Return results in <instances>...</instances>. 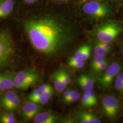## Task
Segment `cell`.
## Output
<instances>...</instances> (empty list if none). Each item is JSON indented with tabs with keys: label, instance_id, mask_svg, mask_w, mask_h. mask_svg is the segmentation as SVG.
Masks as SVG:
<instances>
[{
	"label": "cell",
	"instance_id": "cell-1",
	"mask_svg": "<svg viewBox=\"0 0 123 123\" xmlns=\"http://www.w3.org/2000/svg\"><path fill=\"white\" fill-rule=\"evenodd\" d=\"M24 32L31 47L40 56L59 57L77 42L81 29L74 18L53 9L29 15L22 20Z\"/></svg>",
	"mask_w": 123,
	"mask_h": 123
},
{
	"label": "cell",
	"instance_id": "cell-2",
	"mask_svg": "<svg viewBox=\"0 0 123 123\" xmlns=\"http://www.w3.org/2000/svg\"><path fill=\"white\" fill-rule=\"evenodd\" d=\"M20 51L12 31L0 27V72L18 67Z\"/></svg>",
	"mask_w": 123,
	"mask_h": 123
},
{
	"label": "cell",
	"instance_id": "cell-3",
	"mask_svg": "<svg viewBox=\"0 0 123 123\" xmlns=\"http://www.w3.org/2000/svg\"><path fill=\"white\" fill-rule=\"evenodd\" d=\"M42 79L41 73L33 67H28L16 72L13 88L18 90H25L40 82Z\"/></svg>",
	"mask_w": 123,
	"mask_h": 123
},
{
	"label": "cell",
	"instance_id": "cell-4",
	"mask_svg": "<svg viewBox=\"0 0 123 123\" xmlns=\"http://www.w3.org/2000/svg\"><path fill=\"white\" fill-rule=\"evenodd\" d=\"M123 31L121 24L116 22L105 23L94 30L93 34L97 40L105 43H110L114 41Z\"/></svg>",
	"mask_w": 123,
	"mask_h": 123
},
{
	"label": "cell",
	"instance_id": "cell-5",
	"mask_svg": "<svg viewBox=\"0 0 123 123\" xmlns=\"http://www.w3.org/2000/svg\"><path fill=\"white\" fill-rule=\"evenodd\" d=\"M83 10L88 16L96 19L107 18L111 12L110 7L108 5L96 0H90L84 3Z\"/></svg>",
	"mask_w": 123,
	"mask_h": 123
},
{
	"label": "cell",
	"instance_id": "cell-6",
	"mask_svg": "<svg viewBox=\"0 0 123 123\" xmlns=\"http://www.w3.org/2000/svg\"><path fill=\"white\" fill-rule=\"evenodd\" d=\"M121 66L117 62H114L108 67L105 74L98 79V83L102 88H107L110 86L113 79L121 69Z\"/></svg>",
	"mask_w": 123,
	"mask_h": 123
},
{
	"label": "cell",
	"instance_id": "cell-7",
	"mask_svg": "<svg viewBox=\"0 0 123 123\" xmlns=\"http://www.w3.org/2000/svg\"><path fill=\"white\" fill-rule=\"evenodd\" d=\"M102 105L104 112L107 117L114 118L118 114L119 103L117 98L114 96L108 95L105 97Z\"/></svg>",
	"mask_w": 123,
	"mask_h": 123
},
{
	"label": "cell",
	"instance_id": "cell-8",
	"mask_svg": "<svg viewBox=\"0 0 123 123\" xmlns=\"http://www.w3.org/2000/svg\"><path fill=\"white\" fill-rule=\"evenodd\" d=\"M15 69H8L0 72V94L13 88Z\"/></svg>",
	"mask_w": 123,
	"mask_h": 123
},
{
	"label": "cell",
	"instance_id": "cell-9",
	"mask_svg": "<svg viewBox=\"0 0 123 123\" xmlns=\"http://www.w3.org/2000/svg\"><path fill=\"white\" fill-rule=\"evenodd\" d=\"M42 110L41 106L31 101H27L22 105L21 115L22 120L27 121L31 120Z\"/></svg>",
	"mask_w": 123,
	"mask_h": 123
},
{
	"label": "cell",
	"instance_id": "cell-10",
	"mask_svg": "<svg viewBox=\"0 0 123 123\" xmlns=\"http://www.w3.org/2000/svg\"><path fill=\"white\" fill-rule=\"evenodd\" d=\"M14 0H0V20L8 17L13 12Z\"/></svg>",
	"mask_w": 123,
	"mask_h": 123
},
{
	"label": "cell",
	"instance_id": "cell-11",
	"mask_svg": "<svg viewBox=\"0 0 123 123\" xmlns=\"http://www.w3.org/2000/svg\"><path fill=\"white\" fill-rule=\"evenodd\" d=\"M35 123H56L58 117L56 115L47 112H40L33 118Z\"/></svg>",
	"mask_w": 123,
	"mask_h": 123
},
{
	"label": "cell",
	"instance_id": "cell-12",
	"mask_svg": "<svg viewBox=\"0 0 123 123\" xmlns=\"http://www.w3.org/2000/svg\"><path fill=\"white\" fill-rule=\"evenodd\" d=\"M80 123H101V120L95 114L87 112H80L78 113Z\"/></svg>",
	"mask_w": 123,
	"mask_h": 123
},
{
	"label": "cell",
	"instance_id": "cell-13",
	"mask_svg": "<svg viewBox=\"0 0 123 123\" xmlns=\"http://www.w3.org/2000/svg\"><path fill=\"white\" fill-rule=\"evenodd\" d=\"M52 79L56 90L58 92L63 91L67 85L63 81L59 69L55 71L52 74Z\"/></svg>",
	"mask_w": 123,
	"mask_h": 123
},
{
	"label": "cell",
	"instance_id": "cell-14",
	"mask_svg": "<svg viewBox=\"0 0 123 123\" xmlns=\"http://www.w3.org/2000/svg\"><path fill=\"white\" fill-rule=\"evenodd\" d=\"M18 95V92L12 89L0 94V108L2 109L6 104Z\"/></svg>",
	"mask_w": 123,
	"mask_h": 123
},
{
	"label": "cell",
	"instance_id": "cell-15",
	"mask_svg": "<svg viewBox=\"0 0 123 123\" xmlns=\"http://www.w3.org/2000/svg\"><path fill=\"white\" fill-rule=\"evenodd\" d=\"M21 105V98L19 95L16 98L6 104L2 109L6 111H11L15 113L18 110Z\"/></svg>",
	"mask_w": 123,
	"mask_h": 123
},
{
	"label": "cell",
	"instance_id": "cell-16",
	"mask_svg": "<svg viewBox=\"0 0 123 123\" xmlns=\"http://www.w3.org/2000/svg\"><path fill=\"white\" fill-rule=\"evenodd\" d=\"M15 113L11 111H6L0 114V123H18Z\"/></svg>",
	"mask_w": 123,
	"mask_h": 123
},
{
	"label": "cell",
	"instance_id": "cell-17",
	"mask_svg": "<svg viewBox=\"0 0 123 123\" xmlns=\"http://www.w3.org/2000/svg\"><path fill=\"white\" fill-rule=\"evenodd\" d=\"M68 64L69 66L74 68H81L84 67L85 64V61L81 58L73 56L69 58Z\"/></svg>",
	"mask_w": 123,
	"mask_h": 123
},
{
	"label": "cell",
	"instance_id": "cell-18",
	"mask_svg": "<svg viewBox=\"0 0 123 123\" xmlns=\"http://www.w3.org/2000/svg\"><path fill=\"white\" fill-rule=\"evenodd\" d=\"M80 93L76 90H72L68 96L62 102L65 104H70L77 101L80 98Z\"/></svg>",
	"mask_w": 123,
	"mask_h": 123
},
{
	"label": "cell",
	"instance_id": "cell-19",
	"mask_svg": "<svg viewBox=\"0 0 123 123\" xmlns=\"http://www.w3.org/2000/svg\"><path fill=\"white\" fill-rule=\"evenodd\" d=\"M28 99L29 101L40 105L47 104L49 101V98L45 97L41 93H40L39 95L34 97L28 98Z\"/></svg>",
	"mask_w": 123,
	"mask_h": 123
},
{
	"label": "cell",
	"instance_id": "cell-20",
	"mask_svg": "<svg viewBox=\"0 0 123 123\" xmlns=\"http://www.w3.org/2000/svg\"><path fill=\"white\" fill-rule=\"evenodd\" d=\"M115 86L116 89L121 92H123V73H119L117 75Z\"/></svg>",
	"mask_w": 123,
	"mask_h": 123
},
{
	"label": "cell",
	"instance_id": "cell-21",
	"mask_svg": "<svg viewBox=\"0 0 123 123\" xmlns=\"http://www.w3.org/2000/svg\"><path fill=\"white\" fill-rule=\"evenodd\" d=\"M94 52L96 54L105 57L109 53L105 49H104L100 44L98 43V41H97L95 42L94 45Z\"/></svg>",
	"mask_w": 123,
	"mask_h": 123
},
{
	"label": "cell",
	"instance_id": "cell-22",
	"mask_svg": "<svg viewBox=\"0 0 123 123\" xmlns=\"http://www.w3.org/2000/svg\"><path fill=\"white\" fill-rule=\"evenodd\" d=\"M59 70L63 81L68 85V84H70L71 82L70 74H69L68 70H67L65 68H60L59 69Z\"/></svg>",
	"mask_w": 123,
	"mask_h": 123
},
{
	"label": "cell",
	"instance_id": "cell-23",
	"mask_svg": "<svg viewBox=\"0 0 123 123\" xmlns=\"http://www.w3.org/2000/svg\"><path fill=\"white\" fill-rule=\"evenodd\" d=\"M77 81L78 84L80 86V87L82 88L84 92H88L91 91H92V90L88 86L87 84H86L82 75H80L78 77Z\"/></svg>",
	"mask_w": 123,
	"mask_h": 123
},
{
	"label": "cell",
	"instance_id": "cell-24",
	"mask_svg": "<svg viewBox=\"0 0 123 123\" xmlns=\"http://www.w3.org/2000/svg\"><path fill=\"white\" fill-rule=\"evenodd\" d=\"M105 61V57L103 56H102L99 55L95 54L93 57V60L92 62V70L95 68L98 65L100 64L102 62Z\"/></svg>",
	"mask_w": 123,
	"mask_h": 123
},
{
	"label": "cell",
	"instance_id": "cell-25",
	"mask_svg": "<svg viewBox=\"0 0 123 123\" xmlns=\"http://www.w3.org/2000/svg\"><path fill=\"white\" fill-rule=\"evenodd\" d=\"M81 104L83 107L87 108L92 107L94 106L92 102V101L90 100V99L88 98V96L85 93L82 98Z\"/></svg>",
	"mask_w": 123,
	"mask_h": 123
},
{
	"label": "cell",
	"instance_id": "cell-26",
	"mask_svg": "<svg viewBox=\"0 0 123 123\" xmlns=\"http://www.w3.org/2000/svg\"><path fill=\"white\" fill-rule=\"evenodd\" d=\"M82 76L84 78V80L86 84H87L88 86L92 90L94 88V81L93 79L91 76L86 74H82Z\"/></svg>",
	"mask_w": 123,
	"mask_h": 123
},
{
	"label": "cell",
	"instance_id": "cell-27",
	"mask_svg": "<svg viewBox=\"0 0 123 123\" xmlns=\"http://www.w3.org/2000/svg\"><path fill=\"white\" fill-rule=\"evenodd\" d=\"M90 46L88 44H86L85 49L81 57V58L84 61H86L90 57Z\"/></svg>",
	"mask_w": 123,
	"mask_h": 123
},
{
	"label": "cell",
	"instance_id": "cell-28",
	"mask_svg": "<svg viewBox=\"0 0 123 123\" xmlns=\"http://www.w3.org/2000/svg\"><path fill=\"white\" fill-rule=\"evenodd\" d=\"M107 65H108V62L105 60L100 64L98 65L95 68L93 69V70L95 73H100L102 72L103 71L105 70L107 67Z\"/></svg>",
	"mask_w": 123,
	"mask_h": 123
},
{
	"label": "cell",
	"instance_id": "cell-29",
	"mask_svg": "<svg viewBox=\"0 0 123 123\" xmlns=\"http://www.w3.org/2000/svg\"><path fill=\"white\" fill-rule=\"evenodd\" d=\"M86 94L88 96V98L90 100L92 101L94 105L95 106L97 104V98L95 93L93 92L92 91H91L88 92H85Z\"/></svg>",
	"mask_w": 123,
	"mask_h": 123
},
{
	"label": "cell",
	"instance_id": "cell-30",
	"mask_svg": "<svg viewBox=\"0 0 123 123\" xmlns=\"http://www.w3.org/2000/svg\"><path fill=\"white\" fill-rule=\"evenodd\" d=\"M98 43L100 44L104 49H105L109 53L110 52L111 49H112V47H111V45L110 44V43L102 42H100L98 40Z\"/></svg>",
	"mask_w": 123,
	"mask_h": 123
},
{
	"label": "cell",
	"instance_id": "cell-31",
	"mask_svg": "<svg viewBox=\"0 0 123 123\" xmlns=\"http://www.w3.org/2000/svg\"><path fill=\"white\" fill-rule=\"evenodd\" d=\"M85 45H86V44H84V45L82 46L76 51V52L75 53V56L81 58L82 54L83 53L85 47Z\"/></svg>",
	"mask_w": 123,
	"mask_h": 123
},
{
	"label": "cell",
	"instance_id": "cell-32",
	"mask_svg": "<svg viewBox=\"0 0 123 123\" xmlns=\"http://www.w3.org/2000/svg\"><path fill=\"white\" fill-rule=\"evenodd\" d=\"M53 93H54V91H53V90H48V91H45L44 92L41 93V94H42L45 97L50 98L53 96Z\"/></svg>",
	"mask_w": 123,
	"mask_h": 123
},
{
	"label": "cell",
	"instance_id": "cell-33",
	"mask_svg": "<svg viewBox=\"0 0 123 123\" xmlns=\"http://www.w3.org/2000/svg\"><path fill=\"white\" fill-rule=\"evenodd\" d=\"M40 93L37 89H35L33 90L31 93L28 96V98L37 96V95H39Z\"/></svg>",
	"mask_w": 123,
	"mask_h": 123
},
{
	"label": "cell",
	"instance_id": "cell-34",
	"mask_svg": "<svg viewBox=\"0 0 123 123\" xmlns=\"http://www.w3.org/2000/svg\"><path fill=\"white\" fill-rule=\"evenodd\" d=\"M72 90L71 89H68L67 90H66L65 92H64L63 94V96H62V100L63 101L65 99L67 98L68 96V95H69L71 91Z\"/></svg>",
	"mask_w": 123,
	"mask_h": 123
},
{
	"label": "cell",
	"instance_id": "cell-35",
	"mask_svg": "<svg viewBox=\"0 0 123 123\" xmlns=\"http://www.w3.org/2000/svg\"><path fill=\"white\" fill-rule=\"evenodd\" d=\"M39 0H23V1L26 3L28 4H31L35 3L36 2H37Z\"/></svg>",
	"mask_w": 123,
	"mask_h": 123
},
{
	"label": "cell",
	"instance_id": "cell-36",
	"mask_svg": "<svg viewBox=\"0 0 123 123\" xmlns=\"http://www.w3.org/2000/svg\"><path fill=\"white\" fill-rule=\"evenodd\" d=\"M42 86H43V87H44V88H47V89H49V90L53 89L52 86H51L50 84H43Z\"/></svg>",
	"mask_w": 123,
	"mask_h": 123
},
{
	"label": "cell",
	"instance_id": "cell-37",
	"mask_svg": "<svg viewBox=\"0 0 123 123\" xmlns=\"http://www.w3.org/2000/svg\"><path fill=\"white\" fill-rule=\"evenodd\" d=\"M58 1H67L68 0H57Z\"/></svg>",
	"mask_w": 123,
	"mask_h": 123
},
{
	"label": "cell",
	"instance_id": "cell-38",
	"mask_svg": "<svg viewBox=\"0 0 123 123\" xmlns=\"http://www.w3.org/2000/svg\"><path fill=\"white\" fill-rule=\"evenodd\" d=\"M96 0V1H99V0Z\"/></svg>",
	"mask_w": 123,
	"mask_h": 123
},
{
	"label": "cell",
	"instance_id": "cell-39",
	"mask_svg": "<svg viewBox=\"0 0 123 123\" xmlns=\"http://www.w3.org/2000/svg\"></svg>",
	"mask_w": 123,
	"mask_h": 123
}]
</instances>
